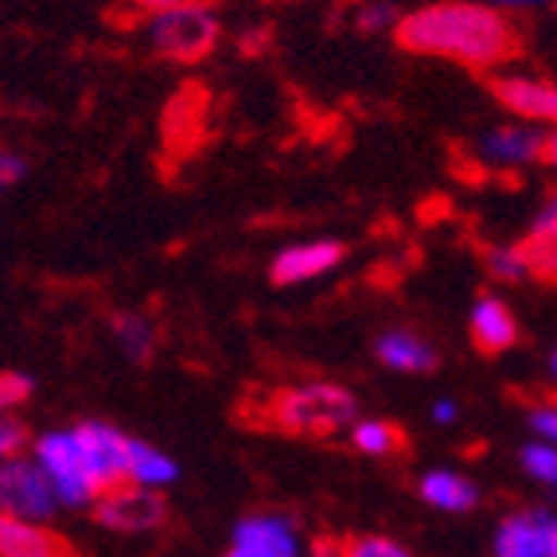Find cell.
Instances as JSON below:
<instances>
[{
  "label": "cell",
  "mask_w": 557,
  "mask_h": 557,
  "mask_svg": "<svg viewBox=\"0 0 557 557\" xmlns=\"http://www.w3.org/2000/svg\"><path fill=\"white\" fill-rule=\"evenodd\" d=\"M401 51L425 59H448L468 71H495L522 51L511 12L483 0H433L406 12L394 32Z\"/></svg>",
  "instance_id": "1"
},
{
  "label": "cell",
  "mask_w": 557,
  "mask_h": 557,
  "mask_svg": "<svg viewBox=\"0 0 557 557\" xmlns=\"http://www.w3.org/2000/svg\"><path fill=\"white\" fill-rule=\"evenodd\" d=\"M270 425L293 437H335L359 421V398L339 382H297L270 398Z\"/></svg>",
  "instance_id": "2"
},
{
  "label": "cell",
  "mask_w": 557,
  "mask_h": 557,
  "mask_svg": "<svg viewBox=\"0 0 557 557\" xmlns=\"http://www.w3.org/2000/svg\"><path fill=\"white\" fill-rule=\"evenodd\" d=\"M149 47L152 55L168 59V63H199L219 47L223 24L211 12V4L196 0L184 9H168L149 16Z\"/></svg>",
  "instance_id": "3"
},
{
  "label": "cell",
  "mask_w": 557,
  "mask_h": 557,
  "mask_svg": "<svg viewBox=\"0 0 557 557\" xmlns=\"http://www.w3.org/2000/svg\"><path fill=\"white\" fill-rule=\"evenodd\" d=\"M32 456H36L39 468L51 475V483H55V492H59V499H63V507H75V511H83V507H94V503L102 499V487H98L90 465H86L83 441H78L75 425L47 429V433H39L36 445H32Z\"/></svg>",
  "instance_id": "4"
},
{
  "label": "cell",
  "mask_w": 557,
  "mask_h": 557,
  "mask_svg": "<svg viewBox=\"0 0 557 557\" xmlns=\"http://www.w3.org/2000/svg\"><path fill=\"white\" fill-rule=\"evenodd\" d=\"M63 507L51 475L39 468L36 456H16V460H0V515L32 522H51Z\"/></svg>",
  "instance_id": "5"
},
{
  "label": "cell",
  "mask_w": 557,
  "mask_h": 557,
  "mask_svg": "<svg viewBox=\"0 0 557 557\" xmlns=\"http://www.w3.org/2000/svg\"><path fill=\"white\" fill-rule=\"evenodd\" d=\"M94 519L117 534H145V530H160L168 522V499L164 492H152L140 483H121L94 503Z\"/></svg>",
  "instance_id": "6"
},
{
  "label": "cell",
  "mask_w": 557,
  "mask_h": 557,
  "mask_svg": "<svg viewBox=\"0 0 557 557\" xmlns=\"http://www.w3.org/2000/svg\"><path fill=\"white\" fill-rule=\"evenodd\" d=\"M557 515L546 507H515L492 534V557H554Z\"/></svg>",
  "instance_id": "7"
},
{
  "label": "cell",
  "mask_w": 557,
  "mask_h": 557,
  "mask_svg": "<svg viewBox=\"0 0 557 557\" xmlns=\"http://www.w3.org/2000/svg\"><path fill=\"white\" fill-rule=\"evenodd\" d=\"M223 557H305L297 522L277 511H253L238 519Z\"/></svg>",
  "instance_id": "8"
},
{
  "label": "cell",
  "mask_w": 557,
  "mask_h": 557,
  "mask_svg": "<svg viewBox=\"0 0 557 557\" xmlns=\"http://www.w3.org/2000/svg\"><path fill=\"white\" fill-rule=\"evenodd\" d=\"M75 433H78V441H83L86 465H90L102 495L110 492V487L129 483V448H133L129 433H121L110 421H78Z\"/></svg>",
  "instance_id": "9"
},
{
  "label": "cell",
  "mask_w": 557,
  "mask_h": 557,
  "mask_svg": "<svg viewBox=\"0 0 557 557\" xmlns=\"http://www.w3.org/2000/svg\"><path fill=\"white\" fill-rule=\"evenodd\" d=\"M542 152H546V133H539L527 121H507V125L483 133L475 157L492 172H522V168L539 164Z\"/></svg>",
  "instance_id": "10"
},
{
  "label": "cell",
  "mask_w": 557,
  "mask_h": 557,
  "mask_svg": "<svg viewBox=\"0 0 557 557\" xmlns=\"http://www.w3.org/2000/svg\"><path fill=\"white\" fill-rule=\"evenodd\" d=\"M492 94L515 121L527 125H554L557 129V83L539 75H499L492 78Z\"/></svg>",
  "instance_id": "11"
},
{
  "label": "cell",
  "mask_w": 557,
  "mask_h": 557,
  "mask_svg": "<svg viewBox=\"0 0 557 557\" xmlns=\"http://www.w3.org/2000/svg\"><path fill=\"white\" fill-rule=\"evenodd\" d=\"M347 246L335 238H308V242H293L277 258L270 261V281L277 288H293V285H308V281L332 273L339 261H344Z\"/></svg>",
  "instance_id": "12"
},
{
  "label": "cell",
  "mask_w": 557,
  "mask_h": 557,
  "mask_svg": "<svg viewBox=\"0 0 557 557\" xmlns=\"http://www.w3.org/2000/svg\"><path fill=\"white\" fill-rule=\"evenodd\" d=\"M468 335H472L480 355H503L519 344V317L503 297L483 293V297H475L472 312H468Z\"/></svg>",
  "instance_id": "13"
},
{
  "label": "cell",
  "mask_w": 557,
  "mask_h": 557,
  "mask_svg": "<svg viewBox=\"0 0 557 557\" xmlns=\"http://www.w3.org/2000/svg\"><path fill=\"white\" fill-rule=\"evenodd\" d=\"M0 557H75V546L51 522L0 515Z\"/></svg>",
  "instance_id": "14"
},
{
  "label": "cell",
  "mask_w": 557,
  "mask_h": 557,
  "mask_svg": "<svg viewBox=\"0 0 557 557\" xmlns=\"http://www.w3.org/2000/svg\"><path fill=\"white\" fill-rule=\"evenodd\" d=\"M374 359L394 374H433L441 355L425 335L409 332V327H391L374 339Z\"/></svg>",
  "instance_id": "15"
},
{
  "label": "cell",
  "mask_w": 557,
  "mask_h": 557,
  "mask_svg": "<svg viewBox=\"0 0 557 557\" xmlns=\"http://www.w3.org/2000/svg\"><path fill=\"white\" fill-rule=\"evenodd\" d=\"M418 495L425 507L441 515H468L480 507V483L456 468H433L418 480Z\"/></svg>",
  "instance_id": "16"
},
{
  "label": "cell",
  "mask_w": 557,
  "mask_h": 557,
  "mask_svg": "<svg viewBox=\"0 0 557 557\" xmlns=\"http://www.w3.org/2000/svg\"><path fill=\"white\" fill-rule=\"evenodd\" d=\"M180 480V465L164 448L149 445V441L133 437L129 448V483H140V487H152V492H164Z\"/></svg>",
  "instance_id": "17"
},
{
  "label": "cell",
  "mask_w": 557,
  "mask_h": 557,
  "mask_svg": "<svg viewBox=\"0 0 557 557\" xmlns=\"http://www.w3.org/2000/svg\"><path fill=\"white\" fill-rule=\"evenodd\" d=\"M347 433H351L355 453L374 456V460H391V456L406 453V433L386 418H359Z\"/></svg>",
  "instance_id": "18"
},
{
  "label": "cell",
  "mask_w": 557,
  "mask_h": 557,
  "mask_svg": "<svg viewBox=\"0 0 557 557\" xmlns=\"http://www.w3.org/2000/svg\"><path fill=\"white\" fill-rule=\"evenodd\" d=\"M113 339H117L121 355L133 362H149L157 355V324L140 312H117L113 317Z\"/></svg>",
  "instance_id": "19"
},
{
  "label": "cell",
  "mask_w": 557,
  "mask_h": 557,
  "mask_svg": "<svg viewBox=\"0 0 557 557\" xmlns=\"http://www.w3.org/2000/svg\"><path fill=\"white\" fill-rule=\"evenodd\" d=\"M522 253H527L530 277L557 285V223L554 226H530L522 238Z\"/></svg>",
  "instance_id": "20"
},
{
  "label": "cell",
  "mask_w": 557,
  "mask_h": 557,
  "mask_svg": "<svg viewBox=\"0 0 557 557\" xmlns=\"http://www.w3.org/2000/svg\"><path fill=\"white\" fill-rule=\"evenodd\" d=\"M519 465L522 472L530 475V480L539 483V487H546L549 495H557V445H549V441H527L519 453Z\"/></svg>",
  "instance_id": "21"
},
{
  "label": "cell",
  "mask_w": 557,
  "mask_h": 557,
  "mask_svg": "<svg viewBox=\"0 0 557 557\" xmlns=\"http://www.w3.org/2000/svg\"><path fill=\"white\" fill-rule=\"evenodd\" d=\"M483 270H487L492 281H499V285L527 281L530 265H527V253H522V242H515V246H487L483 250Z\"/></svg>",
  "instance_id": "22"
},
{
  "label": "cell",
  "mask_w": 557,
  "mask_h": 557,
  "mask_svg": "<svg viewBox=\"0 0 557 557\" xmlns=\"http://www.w3.org/2000/svg\"><path fill=\"white\" fill-rule=\"evenodd\" d=\"M401 24V12L394 0H359V9H355V28L362 36H382V32H398Z\"/></svg>",
  "instance_id": "23"
},
{
  "label": "cell",
  "mask_w": 557,
  "mask_h": 557,
  "mask_svg": "<svg viewBox=\"0 0 557 557\" xmlns=\"http://www.w3.org/2000/svg\"><path fill=\"white\" fill-rule=\"evenodd\" d=\"M339 557H413L401 542L386 539V534H359L339 546Z\"/></svg>",
  "instance_id": "24"
},
{
  "label": "cell",
  "mask_w": 557,
  "mask_h": 557,
  "mask_svg": "<svg viewBox=\"0 0 557 557\" xmlns=\"http://www.w3.org/2000/svg\"><path fill=\"white\" fill-rule=\"evenodd\" d=\"M36 437H32V429L16 418V413H4L0 418V460H16V456H28Z\"/></svg>",
  "instance_id": "25"
},
{
  "label": "cell",
  "mask_w": 557,
  "mask_h": 557,
  "mask_svg": "<svg viewBox=\"0 0 557 557\" xmlns=\"http://www.w3.org/2000/svg\"><path fill=\"white\" fill-rule=\"evenodd\" d=\"M527 429L530 437L539 441H549V445H557V401H534V406L527 409Z\"/></svg>",
  "instance_id": "26"
},
{
  "label": "cell",
  "mask_w": 557,
  "mask_h": 557,
  "mask_svg": "<svg viewBox=\"0 0 557 557\" xmlns=\"http://www.w3.org/2000/svg\"><path fill=\"white\" fill-rule=\"evenodd\" d=\"M28 398H32V379H28V374H20V371L0 374V406L9 409V413L16 406H24Z\"/></svg>",
  "instance_id": "27"
},
{
  "label": "cell",
  "mask_w": 557,
  "mask_h": 557,
  "mask_svg": "<svg viewBox=\"0 0 557 557\" xmlns=\"http://www.w3.org/2000/svg\"><path fill=\"white\" fill-rule=\"evenodd\" d=\"M24 172H28V160L20 157L16 149L0 152V180H4V184H16V180H24Z\"/></svg>",
  "instance_id": "28"
},
{
  "label": "cell",
  "mask_w": 557,
  "mask_h": 557,
  "mask_svg": "<svg viewBox=\"0 0 557 557\" xmlns=\"http://www.w3.org/2000/svg\"><path fill=\"white\" fill-rule=\"evenodd\" d=\"M429 418H433V425H441V429L456 425V421H460V401H453V398H437V401H433V406H429Z\"/></svg>",
  "instance_id": "29"
},
{
  "label": "cell",
  "mask_w": 557,
  "mask_h": 557,
  "mask_svg": "<svg viewBox=\"0 0 557 557\" xmlns=\"http://www.w3.org/2000/svg\"><path fill=\"white\" fill-rule=\"evenodd\" d=\"M137 12H149V16H157V12H168V9H184V4H196V0H129Z\"/></svg>",
  "instance_id": "30"
},
{
  "label": "cell",
  "mask_w": 557,
  "mask_h": 557,
  "mask_svg": "<svg viewBox=\"0 0 557 557\" xmlns=\"http://www.w3.org/2000/svg\"><path fill=\"white\" fill-rule=\"evenodd\" d=\"M554 223H557V191H549L539 203V211H534V223L530 226H554Z\"/></svg>",
  "instance_id": "31"
},
{
  "label": "cell",
  "mask_w": 557,
  "mask_h": 557,
  "mask_svg": "<svg viewBox=\"0 0 557 557\" xmlns=\"http://www.w3.org/2000/svg\"><path fill=\"white\" fill-rule=\"evenodd\" d=\"M483 4H495L503 12H522V9H542V4H554V0H483Z\"/></svg>",
  "instance_id": "32"
},
{
  "label": "cell",
  "mask_w": 557,
  "mask_h": 557,
  "mask_svg": "<svg viewBox=\"0 0 557 557\" xmlns=\"http://www.w3.org/2000/svg\"><path fill=\"white\" fill-rule=\"evenodd\" d=\"M542 164H549L557 172V129L546 133V152H542Z\"/></svg>",
  "instance_id": "33"
},
{
  "label": "cell",
  "mask_w": 557,
  "mask_h": 557,
  "mask_svg": "<svg viewBox=\"0 0 557 557\" xmlns=\"http://www.w3.org/2000/svg\"><path fill=\"white\" fill-rule=\"evenodd\" d=\"M546 371H549V382L557 386V347L549 351V362H546Z\"/></svg>",
  "instance_id": "34"
},
{
  "label": "cell",
  "mask_w": 557,
  "mask_h": 557,
  "mask_svg": "<svg viewBox=\"0 0 557 557\" xmlns=\"http://www.w3.org/2000/svg\"><path fill=\"white\" fill-rule=\"evenodd\" d=\"M554 557H557V549H554Z\"/></svg>",
  "instance_id": "35"
},
{
  "label": "cell",
  "mask_w": 557,
  "mask_h": 557,
  "mask_svg": "<svg viewBox=\"0 0 557 557\" xmlns=\"http://www.w3.org/2000/svg\"><path fill=\"white\" fill-rule=\"evenodd\" d=\"M285 4H288V0H285Z\"/></svg>",
  "instance_id": "36"
}]
</instances>
